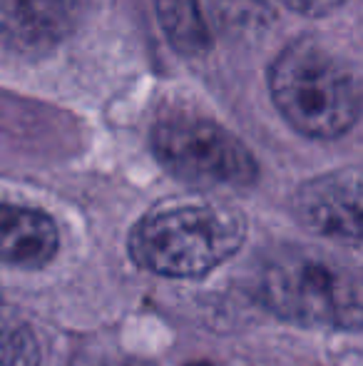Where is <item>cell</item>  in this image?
Returning a JSON list of instances; mask_svg holds the SVG:
<instances>
[{"label":"cell","mask_w":363,"mask_h":366,"mask_svg":"<svg viewBox=\"0 0 363 366\" xmlns=\"http://www.w3.org/2000/svg\"><path fill=\"white\" fill-rule=\"evenodd\" d=\"M152 149L167 172L197 187H249L259 177L247 145L209 117H162L152 130Z\"/></svg>","instance_id":"cell-4"},{"label":"cell","mask_w":363,"mask_h":366,"mask_svg":"<svg viewBox=\"0 0 363 366\" xmlns=\"http://www.w3.org/2000/svg\"><path fill=\"white\" fill-rule=\"evenodd\" d=\"M0 366H40V344L30 327L0 319Z\"/></svg>","instance_id":"cell-9"},{"label":"cell","mask_w":363,"mask_h":366,"mask_svg":"<svg viewBox=\"0 0 363 366\" xmlns=\"http://www.w3.org/2000/svg\"><path fill=\"white\" fill-rule=\"evenodd\" d=\"M291 207L314 234L349 247L361 244V174L356 167L309 179L294 194Z\"/></svg>","instance_id":"cell-5"},{"label":"cell","mask_w":363,"mask_h":366,"mask_svg":"<svg viewBox=\"0 0 363 366\" xmlns=\"http://www.w3.org/2000/svg\"><path fill=\"white\" fill-rule=\"evenodd\" d=\"M112 366H155V364L142 362V359H125V362H117V364H112Z\"/></svg>","instance_id":"cell-11"},{"label":"cell","mask_w":363,"mask_h":366,"mask_svg":"<svg viewBox=\"0 0 363 366\" xmlns=\"http://www.w3.org/2000/svg\"><path fill=\"white\" fill-rule=\"evenodd\" d=\"M286 8H291L299 15H309V18H324V15L334 13L336 8L346 3V0H281Z\"/></svg>","instance_id":"cell-10"},{"label":"cell","mask_w":363,"mask_h":366,"mask_svg":"<svg viewBox=\"0 0 363 366\" xmlns=\"http://www.w3.org/2000/svg\"><path fill=\"white\" fill-rule=\"evenodd\" d=\"M257 292L264 307L284 322L341 332H359L361 327V274L334 254L281 252L262 269Z\"/></svg>","instance_id":"cell-3"},{"label":"cell","mask_w":363,"mask_h":366,"mask_svg":"<svg viewBox=\"0 0 363 366\" xmlns=\"http://www.w3.org/2000/svg\"><path fill=\"white\" fill-rule=\"evenodd\" d=\"M269 90L281 117L314 140L346 135L359 120L361 100L354 70L316 38H299L276 55Z\"/></svg>","instance_id":"cell-2"},{"label":"cell","mask_w":363,"mask_h":366,"mask_svg":"<svg viewBox=\"0 0 363 366\" xmlns=\"http://www.w3.org/2000/svg\"><path fill=\"white\" fill-rule=\"evenodd\" d=\"M192 366H207V364H192Z\"/></svg>","instance_id":"cell-12"},{"label":"cell","mask_w":363,"mask_h":366,"mask_svg":"<svg viewBox=\"0 0 363 366\" xmlns=\"http://www.w3.org/2000/svg\"><path fill=\"white\" fill-rule=\"evenodd\" d=\"M155 8L162 30L180 53L199 55L207 50L209 35L199 0H155Z\"/></svg>","instance_id":"cell-8"},{"label":"cell","mask_w":363,"mask_h":366,"mask_svg":"<svg viewBox=\"0 0 363 366\" xmlns=\"http://www.w3.org/2000/svg\"><path fill=\"white\" fill-rule=\"evenodd\" d=\"M85 0H0V50L18 58L48 55L78 28Z\"/></svg>","instance_id":"cell-6"},{"label":"cell","mask_w":363,"mask_h":366,"mask_svg":"<svg viewBox=\"0 0 363 366\" xmlns=\"http://www.w3.org/2000/svg\"><path fill=\"white\" fill-rule=\"evenodd\" d=\"M247 219L207 199L162 202L130 232L127 249L140 269L167 280H202L242 249Z\"/></svg>","instance_id":"cell-1"},{"label":"cell","mask_w":363,"mask_h":366,"mask_svg":"<svg viewBox=\"0 0 363 366\" xmlns=\"http://www.w3.org/2000/svg\"><path fill=\"white\" fill-rule=\"evenodd\" d=\"M58 252L60 232L50 214L25 204L0 202V267L43 269Z\"/></svg>","instance_id":"cell-7"}]
</instances>
